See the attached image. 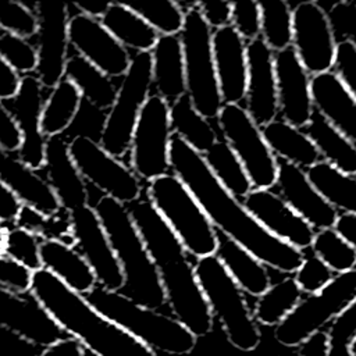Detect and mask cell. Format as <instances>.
<instances>
[{"mask_svg":"<svg viewBox=\"0 0 356 356\" xmlns=\"http://www.w3.org/2000/svg\"><path fill=\"white\" fill-rule=\"evenodd\" d=\"M170 171L197 200L211 225L250 252L264 266L284 274L295 273L303 252L268 234L209 170L202 154L177 135L170 140Z\"/></svg>","mask_w":356,"mask_h":356,"instance_id":"1","label":"cell"},{"mask_svg":"<svg viewBox=\"0 0 356 356\" xmlns=\"http://www.w3.org/2000/svg\"><path fill=\"white\" fill-rule=\"evenodd\" d=\"M127 209L154 263L174 318L195 338L206 337L213 330V316L182 243L154 210L146 192Z\"/></svg>","mask_w":356,"mask_h":356,"instance_id":"2","label":"cell"},{"mask_svg":"<svg viewBox=\"0 0 356 356\" xmlns=\"http://www.w3.org/2000/svg\"><path fill=\"white\" fill-rule=\"evenodd\" d=\"M29 291L65 334L81 341L96 356H156L153 349L43 268L32 273Z\"/></svg>","mask_w":356,"mask_h":356,"instance_id":"3","label":"cell"},{"mask_svg":"<svg viewBox=\"0 0 356 356\" xmlns=\"http://www.w3.org/2000/svg\"><path fill=\"white\" fill-rule=\"evenodd\" d=\"M92 207L107 234L124 275L118 293L153 310L167 305L159 273L127 206L103 196Z\"/></svg>","mask_w":356,"mask_h":356,"instance_id":"4","label":"cell"},{"mask_svg":"<svg viewBox=\"0 0 356 356\" xmlns=\"http://www.w3.org/2000/svg\"><path fill=\"white\" fill-rule=\"evenodd\" d=\"M85 298L99 313L153 350L188 355L196 346L197 338L174 317L139 306L118 292L96 285Z\"/></svg>","mask_w":356,"mask_h":356,"instance_id":"5","label":"cell"},{"mask_svg":"<svg viewBox=\"0 0 356 356\" xmlns=\"http://www.w3.org/2000/svg\"><path fill=\"white\" fill-rule=\"evenodd\" d=\"M145 192L154 210L179 239L186 253L196 259L216 253V228L177 175L168 172L147 182Z\"/></svg>","mask_w":356,"mask_h":356,"instance_id":"6","label":"cell"},{"mask_svg":"<svg viewBox=\"0 0 356 356\" xmlns=\"http://www.w3.org/2000/svg\"><path fill=\"white\" fill-rule=\"evenodd\" d=\"M193 268L211 316L221 323L229 343L243 352L254 350L260 345L261 334L243 291L214 254L196 259Z\"/></svg>","mask_w":356,"mask_h":356,"instance_id":"7","label":"cell"},{"mask_svg":"<svg viewBox=\"0 0 356 356\" xmlns=\"http://www.w3.org/2000/svg\"><path fill=\"white\" fill-rule=\"evenodd\" d=\"M211 35L213 31L202 18L196 3L189 4L185 8L184 26L179 33L186 96L207 120L217 118L222 107L213 60Z\"/></svg>","mask_w":356,"mask_h":356,"instance_id":"8","label":"cell"},{"mask_svg":"<svg viewBox=\"0 0 356 356\" xmlns=\"http://www.w3.org/2000/svg\"><path fill=\"white\" fill-rule=\"evenodd\" d=\"M152 95L150 53L132 54L125 75L118 81V89L107 110L100 146L111 156L124 161L129 154L131 139L140 110Z\"/></svg>","mask_w":356,"mask_h":356,"instance_id":"9","label":"cell"},{"mask_svg":"<svg viewBox=\"0 0 356 356\" xmlns=\"http://www.w3.org/2000/svg\"><path fill=\"white\" fill-rule=\"evenodd\" d=\"M356 299V268L337 274L320 292L302 298L291 314L274 330L275 339L296 346L331 324Z\"/></svg>","mask_w":356,"mask_h":356,"instance_id":"10","label":"cell"},{"mask_svg":"<svg viewBox=\"0 0 356 356\" xmlns=\"http://www.w3.org/2000/svg\"><path fill=\"white\" fill-rule=\"evenodd\" d=\"M68 149L82 179L103 196L128 206L143 195L146 186L129 164L111 156L99 142L74 138Z\"/></svg>","mask_w":356,"mask_h":356,"instance_id":"11","label":"cell"},{"mask_svg":"<svg viewBox=\"0 0 356 356\" xmlns=\"http://www.w3.org/2000/svg\"><path fill=\"white\" fill-rule=\"evenodd\" d=\"M216 120L222 139L239 159L253 189H273L278 171L277 159L246 108L241 104H222Z\"/></svg>","mask_w":356,"mask_h":356,"instance_id":"12","label":"cell"},{"mask_svg":"<svg viewBox=\"0 0 356 356\" xmlns=\"http://www.w3.org/2000/svg\"><path fill=\"white\" fill-rule=\"evenodd\" d=\"M170 104L152 93L140 110L131 147L129 167L143 182H150L170 171Z\"/></svg>","mask_w":356,"mask_h":356,"instance_id":"13","label":"cell"},{"mask_svg":"<svg viewBox=\"0 0 356 356\" xmlns=\"http://www.w3.org/2000/svg\"><path fill=\"white\" fill-rule=\"evenodd\" d=\"M67 10L70 50L120 81L131 64L132 54L111 36L99 18L81 13L74 1L67 3Z\"/></svg>","mask_w":356,"mask_h":356,"instance_id":"14","label":"cell"},{"mask_svg":"<svg viewBox=\"0 0 356 356\" xmlns=\"http://www.w3.org/2000/svg\"><path fill=\"white\" fill-rule=\"evenodd\" d=\"M292 49L313 76L332 68L337 38L331 18L316 1H302L292 10Z\"/></svg>","mask_w":356,"mask_h":356,"instance_id":"15","label":"cell"},{"mask_svg":"<svg viewBox=\"0 0 356 356\" xmlns=\"http://www.w3.org/2000/svg\"><path fill=\"white\" fill-rule=\"evenodd\" d=\"M38 31L32 42L38 53L35 76L50 89L64 78L70 56L67 3L35 1Z\"/></svg>","mask_w":356,"mask_h":356,"instance_id":"16","label":"cell"},{"mask_svg":"<svg viewBox=\"0 0 356 356\" xmlns=\"http://www.w3.org/2000/svg\"><path fill=\"white\" fill-rule=\"evenodd\" d=\"M47 92L49 89L32 74L21 76L15 95L4 100L22 138L17 154L33 171H39L44 161L47 138L42 134L40 117Z\"/></svg>","mask_w":356,"mask_h":356,"instance_id":"17","label":"cell"},{"mask_svg":"<svg viewBox=\"0 0 356 356\" xmlns=\"http://www.w3.org/2000/svg\"><path fill=\"white\" fill-rule=\"evenodd\" d=\"M71 221L74 248L93 270L97 285L118 292L124 275L96 211L90 206L75 209L71 211Z\"/></svg>","mask_w":356,"mask_h":356,"instance_id":"18","label":"cell"},{"mask_svg":"<svg viewBox=\"0 0 356 356\" xmlns=\"http://www.w3.org/2000/svg\"><path fill=\"white\" fill-rule=\"evenodd\" d=\"M0 327L32 345L44 348L67 337L31 291L17 292L1 286Z\"/></svg>","mask_w":356,"mask_h":356,"instance_id":"19","label":"cell"},{"mask_svg":"<svg viewBox=\"0 0 356 356\" xmlns=\"http://www.w3.org/2000/svg\"><path fill=\"white\" fill-rule=\"evenodd\" d=\"M242 204L274 238L302 252L310 248L316 231L273 189H253Z\"/></svg>","mask_w":356,"mask_h":356,"instance_id":"20","label":"cell"},{"mask_svg":"<svg viewBox=\"0 0 356 356\" xmlns=\"http://www.w3.org/2000/svg\"><path fill=\"white\" fill-rule=\"evenodd\" d=\"M274 68L280 118L302 129L314 113L310 92L312 75L303 68L292 46L274 53Z\"/></svg>","mask_w":356,"mask_h":356,"instance_id":"21","label":"cell"},{"mask_svg":"<svg viewBox=\"0 0 356 356\" xmlns=\"http://www.w3.org/2000/svg\"><path fill=\"white\" fill-rule=\"evenodd\" d=\"M278 195L314 231L334 228L339 211L309 181L306 171L277 159Z\"/></svg>","mask_w":356,"mask_h":356,"instance_id":"22","label":"cell"},{"mask_svg":"<svg viewBox=\"0 0 356 356\" xmlns=\"http://www.w3.org/2000/svg\"><path fill=\"white\" fill-rule=\"evenodd\" d=\"M248 79L246 111L257 127H264L278 115L274 51L261 40L246 43Z\"/></svg>","mask_w":356,"mask_h":356,"instance_id":"23","label":"cell"},{"mask_svg":"<svg viewBox=\"0 0 356 356\" xmlns=\"http://www.w3.org/2000/svg\"><path fill=\"white\" fill-rule=\"evenodd\" d=\"M211 47L222 104H239L246 95V42L232 26H225L213 31Z\"/></svg>","mask_w":356,"mask_h":356,"instance_id":"24","label":"cell"},{"mask_svg":"<svg viewBox=\"0 0 356 356\" xmlns=\"http://www.w3.org/2000/svg\"><path fill=\"white\" fill-rule=\"evenodd\" d=\"M61 207L72 211L88 204V185L78 172L64 136H53L46 142L44 161L39 171Z\"/></svg>","mask_w":356,"mask_h":356,"instance_id":"25","label":"cell"},{"mask_svg":"<svg viewBox=\"0 0 356 356\" xmlns=\"http://www.w3.org/2000/svg\"><path fill=\"white\" fill-rule=\"evenodd\" d=\"M312 103L316 113L356 145V99L332 72L313 75Z\"/></svg>","mask_w":356,"mask_h":356,"instance_id":"26","label":"cell"},{"mask_svg":"<svg viewBox=\"0 0 356 356\" xmlns=\"http://www.w3.org/2000/svg\"><path fill=\"white\" fill-rule=\"evenodd\" d=\"M152 90L168 104L186 95L184 53L179 35H160L150 51Z\"/></svg>","mask_w":356,"mask_h":356,"instance_id":"27","label":"cell"},{"mask_svg":"<svg viewBox=\"0 0 356 356\" xmlns=\"http://www.w3.org/2000/svg\"><path fill=\"white\" fill-rule=\"evenodd\" d=\"M0 179L19 197L22 204L31 206L43 214L60 209V203L42 177L26 167L17 153L0 147Z\"/></svg>","mask_w":356,"mask_h":356,"instance_id":"28","label":"cell"},{"mask_svg":"<svg viewBox=\"0 0 356 356\" xmlns=\"http://www.w3.org/2000/svg\"><path fill=\"white\" fill-rule=\"evenodd\" d=\"M40 266L74 292L85 296L96 285V277L82 254L58 241H42Z\"/></svg>","mask_w":356,"mask_h":356,"instance_id":"29","label":"cell"},{"mask_svg":"<svg viewBox=\"0 0 356 356\" xmlns=\"http://www.w3.org/2000/svg\"><path fill=\"white\" fill-rule=\"evenodd\" d=\"M216 234L217 249L214 256L243 292L259 298L271 285L267 266L222 232L216 229Z\"/></svg>","mask_w":356,"mask_h":356,"instance_id":"30","label":"cell"},{"mask_svg":"<svg viewBox=\"0 0 356 356\" xmlns=\"http://www.w3.org/2000/svg\"><path fill=\"white\" fill-rule=\"evenodd\" d=\"M99 19L111 36L131 54L150 53L160 36L125 3L110 1Z\"/></svg>","mask_w":356,"mask_h":356,"instance_id":"31","label":"cell"},{"mask_svg":"<svg viewBox=\"0 0 356 356\" xmlns=\"http://www.w3.org/2000/svg\"><path fill=\"white\" fill-rule=\"evenodd\" d=\"M260 129L275 159L284 160L305 171L321 160L309 136L282 118H275Z\"/></svg>","mask_w":356,"mask_h":356,"instance_id":"32","label":"cell"},{"mask_svg":"<svg viewBox=\"0 0 356 356\" xmlns=\"http://www.w3.org/2000/svg\"><path fill=\"white\" fill-rule=\"evenodd\" d=\"M302 131L313 142L323 161L345 175H356V145L318 113H313L310 121Z\"/></svg>","mask_w":356,"mask_h":356,"instance_id":"33","label":"cell"},{"mask_svg":"<svg viewBox=\"0 0 356 356\" xmlns=\"http://www.w3.org/2000/svg\"><path fill=\"white\" fill-rule=\"evenodd\" d=\"M64 78L79 90L83 102L103 111L111 107L117 95L118 81L110 78L71 50L65 64Z\"/></svg>","mask_w":356,"mask_h":356,"instance_id":"34","label":"cell"},{"mask_svg":"<svg viewBox=\"0 0 356 356\" xmlns=\"http://www.w3.org/2000/svg\"><path fill=\"white\" fill-rule=\"evenodd\" d=\"M82 104L79 90L65 78L49 89L42 117L40 129L49 139L53 136H63L74 122Z\"/></svg>","mask_w":356,"mask_h":356,"instance_id":"35","label":"cell"},{"mask_svg":"<svg viewBox=\"0 0 356 356\" xmlns=\"http://www.w3.org/2000/svg\"><path fill=\"white\" fill-rule=\"evenodd\" d=\"M170 127L172 135L181 138L199 154H204L218 139L217 131L184 95L170 104Z\"/></svg>","mask_w":356,"mask_h":356,"instance_id":"36","label":"cell"},{"mask_svg":"<svg viewBox=\"0 0 356 356\" xmlns=\"http://www.w3.org/2000/svg\"><path fill=\"white\" fill-rule=\"evenodd\" d=\"M216 179L238 200H243L252 191V182L236 154L222 138L202 154Z\"/></svg>","mask_w":356,"mask_h":356,"instance_id":"37","label":"cell"},{"mask_svg":"<svg viewBox=\"0 0 356 356\" xmlns=\"http://www.w3.org/2000/svg\"><path fill=\"white\" fill-rule=\"evenodd\" d=\"M309 181L338 211L356 216V178L320 160L306 170Z\"/></svg>","mask_w":356,"mask_h":356,"instance_id":"38","label":"cell"},{"mask_svg":"<svg viewBox=\"0 0 356 356\" xmlns=\"http://www.w3.org/2000/svg\"><path fill=\"white\" fill-rule=\"evenodd\" d=\"M302 300V291L295 282L293 277H285L275 284H271L263 292L254 305L253 318L261 325H278L286 318L291 312Z\"/></svg>","mask_w":356,"mask_h":356,"instance_id":"39","label":"cell"},{"mask_svg":"<svg viewBox=\"0 0 356 356\" xmlns=\"http://www.w3.org/2000/svg\"><path fill=\"white\" fill-rule=\"evenodd\" d=\"M14 225L38 235L42 241H58L74 246L71 211L61 206L51 214H43L31 206L22 204Z\"/></svg>","mask_w":356,"mask_h":356,"instance_id":"40","label":"cell"},{"mask_svg":"<svg viewBox=\"0 0 356 356\" xmlns=\"http://www.w3.org/2000/svg\"><path fill=\"white\" fill-rule=\"evenodd\" d=\"M260 39L274 51L292 46V8L285 0L259 1Z\"/></svg>","mask_w":356,"mask_h":356,"instance_id":"41","label":"cell"},{"mask_svg":"<svg viewBox=\"0 0 356 356\" xmlns=\"http://www.w3.org/2000/svg\"><path fill=\"white\" fill-rule=\"evenodd\" d=\"M310 250L334 274H342L356 268V249L334 228L316 231Z\"/></svg>","mask_w":356,"mask_h":356,"instance_id":"42","label":"cell"},{"mask_svg":"<svg viewBox=\"0 0 356 356\" xmlns=\"http://www.w3.org/2000/svg\"><path fill=\"white\" fill-rule=\"evenodd\" d=\"M125 4L140 15L159 35H179L182 31L185 10L175 0H150Z\"/></svg>","mask_w":356,"mask_h":356,"instance_id":"43","label":"cell"},{"mask_svg":"<svg viewBox=\"0 0 356 356\" xmlns=\"http://www.w3.org/2000/svg\"><path fill=\"white\" fill-rule=\"evenodd\" d=\"M40 245L38 235L13 224L6 227L1 253L33 273L42 268Z\"/></svg>","mask_w":356,"mask_h":356,"instance_id":"44","label":"cell"},{"mask_svg":"<svg viewBox=\"0 0 356 356\" xmlns=\"http://www.w3.org/2000/svg\"><path fill=\"white\" fill-rule=\"evenodd\" d=\"M0 57L19 76L32 75L38 67V53L32 39L0 31Z\"/></svg>","mask_w":356,"mask_h":356,"instance_id":"45","label":"cell"},{"mask_svg":"<svg viewBox=\"0 0 356 356\" xmlns=\"http://www.w3.org/2000/svg\"><path fill=\"white\" fill-rule=\"evenodd\" d=\"M0 31L33 39L38 31L35 3L28 4L22 0L0 1Z\"/></svg>","mask_w":356,"mask_h":356,"instance_id":"46","label":"cell"},{"mask_svg":"<svg viewBox=\"0 0 356 356\" xmlns=\"http://www.w3.org/2000/svg\"><path fill=\"white\" fill-rule=\"evenodd\" d=\"M335 277V274L309 249L303 250V260L295 271L293 280L302 293L313 295L324 289Z\"/></svg>","mask_w":356,"mask_h":356,"instance_id":"47","label":"cell"},{"mask_svg":"<svg viewBox=\"0 0 356 356\" xmlns=\"http://www.w3.org/2000/svg\"><path fill=\"white\" fill-rule=\"evenodd\" d=\"M328 356H350L349 348L356 337V299L330 324Z\"/></svg>","mask_w":356,"mask_h":356,"instance_id":"48","label":"cell"},{"mask_svg":"<svg viewBox=\"0 0 356 356\" xmlns=\"http://www.w3.org/2000/svg\"><path fill=\"white\" fill-rule=\"evenodd\" d=\"M107 111H103L86 102L82 100L81 108L68 128V131L63 135L68 142L74 138H88L96 142H100L102 132L104 128Z\"/></svg>","mask_w":356,"mask_h":356,"instance_id":"49","label":"cell"},{"mask_svg":"<svg viewBox=\"0 0 356 356\" xmlns=\"http://www.w3.org/2000/svg\"><path fill=\"white\" fill-rule=\"evenodd\" d=\"M231 26L246 42L260 39V6L256 0L232 1Z\"/></svg>","mask_w":356,"mask_h":356,"instance_id":"50","label":"cell"},{"mask_svg":"<svg viewBox=\"0 0 356 356\" xmlns=\"http://www.w3.org/2000/svg\"><path fill=\"white\" fill-rule=\"evenodd\" d=\"M332 68V72L356 99V43L353 40H337Z\"/></svg>","mask_w":356,"mask_h":356,"instance_id":"51","label":"cell"},{"mask_svg":"<svg viewBox=\"0 0 356 356\" xmlns=\"http://www.w3.org/2000/svg\"><path fill=\"white\" fill-rule=\"evenodd\" d=\"M197 10L211 31H217L225 26H231L232 1L216 0V1H196Z\"/></svg>","mask_w":356,"mask_h":356,"instance_id":"52","label":"cell"},{"mask_svg":"<svg viewBox=\"0 0 356 356\" xmlns=\"http://www.w3.org/2000/svg\"><path fill=\"white\" fill-rule=\"evenodd\" d=\"M21 132L15 120L8 111L4 100L0 99V147L17 153L21 146Z\"/></svg>","mask_w":356,"mask_h":356,"instance_id":"53","label":"cell"},{"mask_svg":"<svg viewBox=\"0 0 356 356\" xmlns=\"http://www.w3.org/2000/svg\"><path fill=\"white\" fill-rule=\"evenodd\" d=\"M22 207L19 197L10 189L7 184L0 179V222L6 227L13 225Z\"/></svg>","mask_w":356,"mask_h":356,"instance_id":"54","label":"cell"},{"mask_svg":"<svg viewBox=\"0 0 356 356\" xmlns=\"http://www.w3.org/2000/svg\"><path fill=\"white\" fill-rule=\"evenodd\" d=\"M85 346L74 337H64L46 346L39 356H85Z\"/></svg>","mask_w":356,"mask_h":356,"instance_id":"55","label":"cell"},{"mask_svg":"<svg viewBox=\"0 0 356 356\" xmlns=\"http://www.w3.org/2000/svg\"><path fill=\"white\" fill-rule=\"evenodd\" d=\"M296 356H328V335L321 330L299 343Z\"/></svg>","mask_w":356,"mask_h":356,"instance_id":"56","label":"cell"},{"mask_svg":"<svg viewBox=\"0 0 356 356\" xmlns=\"http://www.w3.org/2000/svg\"><path fill=\"white\" fill-rule=\"evenodd\" d=\"M21 76L15 74L0 57V99L7 100L13 97L18 89Z\"/></svg>","mask_w":356,"mask_h":356,"instance_id":"57","label":"cell"},{"mask_svg":"<svg viewBox=\"0 0 356 356\" xmlns=\"http://www.w3.org/2000/svg\"><path fill=\"white\" fill-rule=\"evenodd\" d=\"M334 229L356 249V216L339 213L334 224Z\"/></svg>","mask_w":356,"mask_h":356,"instance_id":"58","label":"cell"},{"mask_svg":"<svg viewBox=\"0 0 356 356\" xmlns=\"http://www.w3.org/2000/svg\"><path fill=\"white\" fill-rule=\"evenodd\" d=\"M4 231H6V225L3 222H0V253L3 250V239H4Z\"/></svg>","mask_w":356,"mask_h":356,"instance_id":"59","label":"cell"},{"mask_svg":"<svg viewBox=\"0 0 356 356\" xmlns=\"http://www.w3.org/2000/svg\"><path fill=\"white\" fill-rule=\"evenodd\" d=\"M349 352H350V356H356V337H355V339H353L352 343H350Z\"/></svg>","mask_w":356,"mask_h":356,"instance_id":"60","label":"cell"},{"mask_svg":"<svg viewBox=\"0 0 356 356\" xmlns=\"http://www.w3.org/2000/svg\"><path fill=\"white\" fill-rule=\"evenodd\" d=\"M85 356H96V355L92 353V352H89V350H85Z\"/></svg>","mask_w":356,"mask_h":356,"instance_id":"61","label":"cell"}]
</instances>
